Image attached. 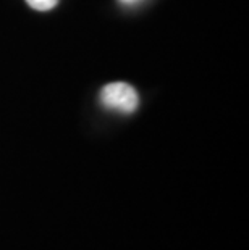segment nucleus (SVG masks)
I'll list each match as a JSON object with an SVG mask.
<instances>
[{
	"label": "nucleus",
	"mask_w": 249,
	"mask_h": 250,
	"mask_svg": "<svg viewBox=\"0 0 249 250\" xmlns=\"http://www.w3.org/2000/svg\"><path fill=\"white\" fill-rule=\"evenodd\" d=\"M99 99L102 107L125 115L133 113L139 105V95L133 86L126 83H112L104 86Z\"/></svg>",
	"instance_id": "nucleus-1"
},
{
	"label": "nucleus",
	"mask_w": 249,
	"mask_h": 250,
	"mask_svg": "<svg viewBox=\"0 0 249 250\" xmlns=\"http://www.w3.org/2000/svg\"><path fill=\"white\" fill-rule=\"evenodd\" d=\"M26 3L38 12H49V10L57 7L58 0H26Z\"/></svg>",
	"instance_id": "nucleus-2"
},
{
	"label": "nucleus",
	"mask_w": 249,
	"mask_h": 250,
	"mask_svg": "<svg viewBox=\"0 0 249 250\" xmlns=\"http://www.w3.org/2000/svg\"><path fill=\"white\" fill-rule=\"evenodd\" d=\"M121 2H126V3H131V2H137V0H121Z\"/></svg>",
	"instance_id": "nucleus-3"
}]
</instances>
